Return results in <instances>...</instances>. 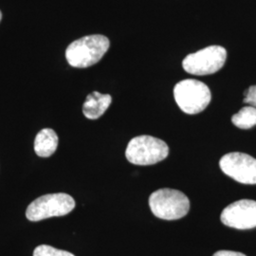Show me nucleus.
Returning <instances> with one entry per match:
<instances>
[{
    "instance_id": "obj_3",
    "label": "nucleus",
    "mask_w": 256,
    "mask_h": 256,
    "mask_svg": "<svg viewBox=\"0 0 256 256\" xmlns=\"http://www.w3.org/2000/svg\"><path fill=\"white\" fill-rule=\"evenodd\" d=\"M169 155L167 144L152 136H138L128 144L126 156L130 164L136 165L156 164Z\"/></svg>"
},
{
    "instance_id": "obj_4",
    "label": "nucleus",
    "mask_w": 256,
    "mask_h": 256,
    "mask_svg": "<svg viewBox=\"0 0 256 256\" xmlns=\"http://www.w3.org/2000/svg\"><path fill=\"white\" fill-rule=\"evenodd\" d=\"M174 97L178 108L184 113L194 115L206 110L210 104L212 94L210 88L204 82L187 79L176 84Z\"/></svg>"
},
{
    "instance_id": "obj_7",
    "label": "nucleus",
    "mask_w": 256,
    "mask_h": 256,
    "mask_svg": "<svg viewBox=\"0 0 256 256\" xmlns=\"http://www.w3.org/2000/svg\"><path fill=\"white\" fill-rule=\"evenodd\" d=\"M220 166L224 174L243 184H256V158L240 152L223 156Z\"/></svg>"
},
{
    "instance_id": "obj_11",
    "label": "nucleus",
    "mask_w": 256,
    "mask_h": 256,
    "mask_svg": "<svg viewBox=\"0 0 256 256\" xmlns=\"http://www.w3.org/2000/svg\"><path fill=\"white\" fill-rule=\"evenodd\" d=\"M232 124L240 129H250L256 126V108L244 106L232 117Z\"/></svg>"
},
{
    "instance_id": "obj_6",
    "label": "nucleus",
    "mask_w": 256,
    "mask_h": 256,
    "mask_svg": "<svg viewBox=\"0 0 256 256\" xmlns=\"http://www.w3.org/2000/svg\"><path fill=\"white\" fill-rule=\"evenodd\" d=\"M227 52L221 46H210L187 55L182 61L185 72L192 75H210L220 70L226 62Z\"/></svg>"
},
{
    "instance_id": "obj_10",
    "label": "nucleus",
    "mask_w": 256,
    "mask_h": 256,
    "mask_svg": "<svg viewBox=\"0 0 256 256\" xmlns=\"http://www.w3.org/2000/svg\"><path fill=\"white\" fill-rule=\"evenodd\" d=\"M58 146V136L50 128L42 129L34 140V151L41 158L54 155Z\"/></svg>"
},
{
    "instance_id": "obj_12",
    "label": "nucleus",
    "mask_w": 256,
    "mask_h": 256,
    "mask_svg": "<svg viewBox=\"0 0 256 256\" xmlns=\"http://www.w3.org/2000/svg\"><path fill=\"white\" fill-rule=\"evenodd\" d=\"M34 256H75L70 252L58 250L48 245H40L36 248Z\"/></svg>"
},
{
    "instance_id": "obj_8",
    "label": "nucleus",
    "mask_w": 256,
    "mask_h": 256,
    "mask_svg": "<svg viewBox=\"0 0 256 256\" xmlns=\"http://www.w3.org/2000/svg\"><path fill=\"white\" fill-rule=\"evenodd\" d=\"M220 220L230 228L254 229L256 227V202L241 200L234 202L222 210Z\"/></svg>"
},
{
    "instance_id": "obj_1",
    "label": "nucleus",
    "mask_w": 256,
    "mask_h": 256,
    "mask_svg": "<svg viewBox=\"0 0 256 256\" xmlns=\"http://www.w3.org/2000/svg\"><path fill=\"white\" fill-rule=\"evenodd\" d=\"M108 37L94 34L72 42L66 50L68 63L74 68H86L97 64L110 48Z\"/></svg>"
},
{
    "instance_id": "obj_15",
    "label": "nucleus",
    "mask_w": 256,
    "mask_h": 256,
    "mask_svg": "<svg viewBox=\"0 0 256 256\" xmlns=\"http://www.w3.org/2000/svg\"><path fill=\"white\" fill-rule=\"evenodd\" d=\"M1 19H2V14H1V12H0V21H1Z\"/></svg>"
},
{
    "instance_id": "obj_9",
    "label": "nucleus",
    "mask_w": 256,
    "mask_h": 256,
    "mask_svg": "<svg viewBox=\"0 0 256 256\" xmlns=\"http://www.w3.org/2000/svg\"><path fill=\"white\" fill-rule=\"evenodd\" d=\"M112 98L110 94L94 92L88 94L82 104V113L90 120L99 119L110 108Z\"/></svg>"
},
{
    "instance_id": "obj_2",
    "label": "nucleus",
    "mask_w": 256,
    "mask_h": 256,
    "mask_svg": "<svg viewBox=\"0 0 256 256\" xmlns=\"http://www.w3.org/2000/svg\"><path fill=\"white\" fill-rule=\"evenodd\" d=\"M149 206L156 218L164 220H178L184 218L190 210L187 196L174 189H160L149 198Z\"/></svg>"
},
{
    "instance_id": "obj_5",
    "label": "nucleus",
    "mask_w": 256,
    "mask_h": 256,
    "mask_svg": "<svg viewBox=\"0 0 256 256\" xmlns=\"http://www.w3.org/2000/svg\"><path fill=\"white\" fill-rule=\"evenodd\" d=\"M75 208L72 196L64 192L50 194L36 198L28 206L26 218L37 222L54 216H63Z\"/></svg>"
},
{
    "instance_id": "obj_13",
    "label": "nucleus",
    "mask_w": 256,
    "mask_h": 256,
    "mask_svg": "<svg viewBox=\"0 0 256 256\" xmlns=\"http://www.w3.org/2000/svg\"><path fill=\"white\" fill-rule=\"evenodd\" d=\"M244 102L256 108V86H252L244 93Z\"/></svg>"
},
{
    "instance_id": "obj_14",
    "label": "nucleus",
    "mask_w": 256,
    "mask_h": 256,
    "mask_svg": "<svg viewBox=\"0 0 256 256\" xmlns=\"http://www.w3.org/2000/svg\"><path fill=\"white\" fill-rule=\"evenodd\" d=\"M212 256H246L244 254L232 250H218Z\"/></svg>"
}]
</instances>
